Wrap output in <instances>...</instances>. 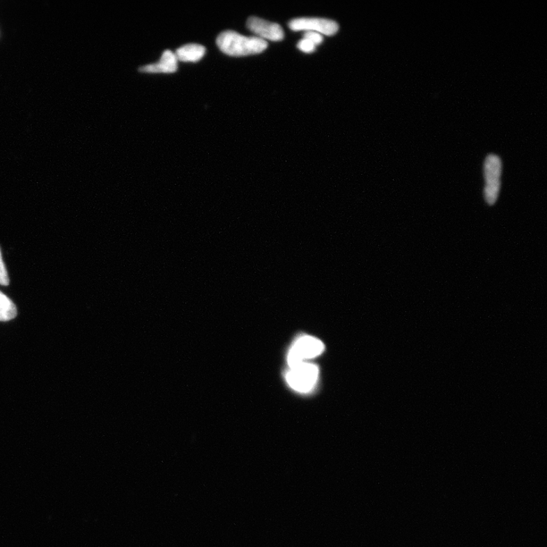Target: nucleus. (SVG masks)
I'll list each match as a JSON object with an SVG mask.
<instances>
[{
    "label": "nucleus",
    "instance_id": "nucleus-1",
    "mask_svg": "<svg viewBox=\"0 0 547 547\" xmlns=\"http://www.w3.org/2000/svg\"><path fill=\"white\" fill-rule=\"evenodd\" d=\"M216 43L224 54L237 57L263 53L268 46L263 39L243 36L232 30L222 32Z\"/></svg>",
    "mask_w": 547,
    "mask_h": 547
},
{
    "label": "nucleus",
    "instance_id": "nucleus-2",
    "mask_svg": "<svg viewBox=\"0 0 547 547\" xmlns=\"http://www.w3.org/2000/svg\"><path fill=\"white\" fill-rule=\"evenodd\" d=\"M486 186L484 197L490 206L495 204L500 190L502 162L498 155L491 154L486 157L484 166Z\"/></svg>",
    "mask_w": 547,
    "mask_h": 547
},
{
    "label": "nucleus",
    "instance_id": "nucleus-3",
    "mask_svg": "<svg viewBox=\"0 0 547 547\" xmlns=\"http://www.w3.org/2000/svg\"><path fill=\"white\" fill-rule=\"evenodd\" d=\"M318 368L314 364L302 363L291 369L287 381L293 390L307 392L312 390L318 378Z\"/></svg>",
    "mask_w": 547,
    "mask_h": 547
},
{
    "label": "nucleus",
    "instance_id": "nucleus-4",
    "mask_svg": "<svg viewBox=\"0 0 547 547\" xmlns=\"http://www.w3.org/2000/svg\"><path fill=\"white\" fill-rule=\"evenodd\" d=\"M289 28L294 31H314L327 36L338 32L339 26L334 21L321 18H299L291 20Z\"/></svg>",
    "mask_w": 547,
    "mask_h": 547
},
{
    "label": "nucleus",
    "instance_id": "nucleus-5",
    "mask_svg": "<svg viewBox=\"0 0 547 547\" xmlns=\"http://www.w3.org/2000/svg\"><path fill=\"white\" fill-rule=\"evenodd\" d=\"M247 25L261 39L281 41L284 38V31L279 24L269 22L257 17H250Z\"/></svg>",
    "mask_w": 547,
    "mask_h": 547
},
{
    "label": "nucleus",
    "instance_id": "nucleus-6",
    "mask_svg": "<svg viewBox=\"0 0 547 547\" xmlns=\"http://www.w3.org/2000/svg\"><path fill=\"white\" fill-rule=\"evenodd\" d=\"M178 68V60L175 54L167 49L157 63L141 66L139 71L148 73H173Z\"/></svg>",
    "mask_w": 547,
    "mask_h": 547
},
{
    "label": "nucleus",
    "instance_id": "nucleus-7",
    "mask_svg": "<svg viewBox=\"0 0 547 547\" xmlns=\"http://www.w3.org/2000/svg\"><path fill=\"white\" fill-rule=\"evenodd\" d=\"M293 348L299 353L302 360H305L321 355L324 350V344L313 337L307 336L298 340L293 345Z\"/></svg>",
    "mask_w": 547,
    "mask_h": 547
},
{
    "label": "nucleus",
    "instance_id": "nucleus-8",
    "mask_svg": "<svg viewBox=\"0 0 547 547\" xmlns=\"http://www.w3.org/2000/svg\"><path fill=\"white\" fill-rule=\"evenodd\" d=\"M206 53L204 46L198 44H188L176 49L175 55L178 61L198 62Z\"/></svg>",
    "mask_w": 547,
    "mask_h": 547
},
{
    "label": "nucleus",
    "instance_id": "nucleus-9",
    "mask_svg": "<svg viewBox=\"0 0 547 547\" xmlns=\"http://www.w3.org/2000/svg\"><path fill=\"white\" fill-rule=\"evenodd\" d=\"M17 316V309L14 302L0 291V321H10Z\"/></svg>",
    "mask_w": 547,
    "mask_h": 547
},
{
    "label": "nucleus",
    "instance_id": "nucleus-10",
    "mask_svg": "<svg viewBox=\"0 0 547 547\" xmlns=\"http://www.w3.org/2000/svg\"><path fill=\"white\" fill-rule=\"evenodd\" d=\"M298 47L302 52L311 54L315 52L316 46L309 40L302 38L298 42Z\"/></svg>",
    "mask_w": 547,
    "mask_h": 547
},
{
    "label": "nucleus",
    "instance_id": "nucleus-11",
    "mask_svg": "<svg viewBox=\"0 0 547 547\" xmlns=\"http://www.w3.org/2000/svg\"><path fill=\"white\" fill-rule=\"evenodd\" d=\"M10 284L6 265L3 263L1 249H0V284L7 286Z\"/></svg>",
    "mask_w": 547,
    "mask_h": 547
},
{
    "label": "nucleus",
    "instance_id": "nucleus-12",
    "mask_svg": "<svg viewBox=\"0 0 547 547\" xmlns=\"http://www.w3.org/2000/svg\"><path fill=\"white\" fill-rule=\"evenodd\" d=\"M304 38L312 42L316 46L321 45L324 40L321 33L314 31H306L304 35Z\"/></svg>",
    "mask_w": 547,
    "mask_h": 547
}]
</instances>
